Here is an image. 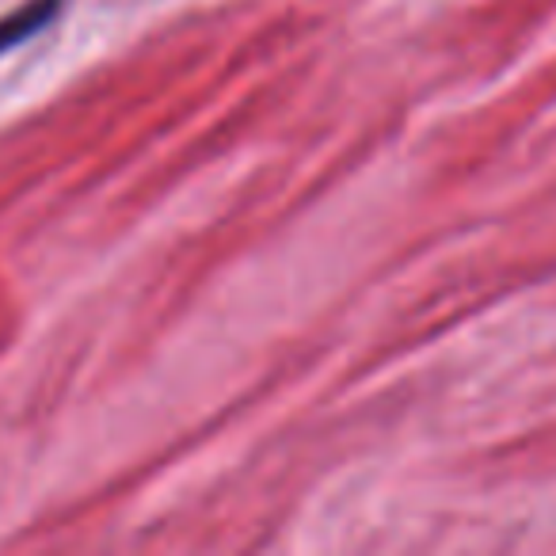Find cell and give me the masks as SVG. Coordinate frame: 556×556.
<instances>
[{"mask_svg": "<svg viewBox=\"0 0 556 556\" xmlns=\"http://www.w3.org/2000/svg\"><path fill=\"white\" fill-rule=\"evenodd\" d=\"M58 4L62 0H27L24 9H16L12 16L0 20V54H9L20 42L31 39L35 31H42L58 16Z\"/></svg>", "mask_w": 556, "mask_h": 556, "instance_id": "obj_1", "label": "cell"}]
</instances>
